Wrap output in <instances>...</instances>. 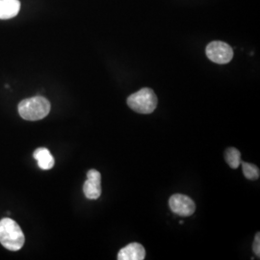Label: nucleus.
<instances>
[{
  "label": "nucleus",
  "mask_w": 260,
  "mask_h": 260,
  "mask_svg": "<svg viewBox=\"0 0 260 260\" xmlns=\"http://www.w3.org/2000/svg\"><path fill=\"white\" fill-rule=\"evenodd\" d=\"M205 52L210 61L220 65L230 63L233 58L232 47L221 41H214L208 44Z\"/></svg>",
  "instance_id": "4"
},
{
  "label": "nucleus",
  "mask_w": 260,
  "mask_h": 260,
  "mask_svg": "<svg viewBox=\"0 0 260 260\" xmlns=\"http://www.w3.org/2000/svg\"><path fill=\"white\" fill-rule=\"evenodd\" d=\"M146 256V250L139 243H131L119 251V260H143Z\"/></svg>",
  "instance_id": "7"
},
{
  "label": "nucleus",
  "mask_w": 260,
  "mask_h": 260,
  "mask_svg": "<svg viewBox=\"0 0 260 260\" xmlns=\"http://www.w3.org/2000/svg\"><path fill=\"white\" fill-rule=\"evenodd\" d=\"M169 205L174 213L181 217H189L193 215L196 210L194 201L188 196L175 194L169 200Z\"/></svg>",
  "instance_id": "5"
},
{
  "label": "nucleus",
  "mask_w": 260,
  "mask_h": 260,
  "mask_svg": "<svg viewBox=\"0 0 260 260\" xmlns=\"http://www.w3.org/2000/svg\"><path fill=\"white\" fill-rule=\"evenodd\" d=\"M25 241L20 226L14 220L4 218L0 220V243L10 251H19Z\"/></svg>",
  "instance_id": "1"
},
{
  "label": "nucleus",
  "mask_w": 260,
  "mask_h": 260,
  "mask_svg": "<svg viewBox=\"0 0 260 260\" xmlns=\"http://www.w3.org/2000/svg\"><path fill=\"white\" fill-rule=\"evenodd\" d=\"M253 251L254 253L259 256L260 255V234L259 233L255 234V238H254V242H253Z\"/></svg>",
  "instance_id": "12"
},
{
  "label": "nucleus",
  "mask_w": 260,
  "mask_h": 260,
  "mask_svg": "<svg viewBox=\"0 0 260 260\" xmlns=\"http://www.w3.org/2000/svg\"><path fill=\"white\" fill-rule=\"evenodd\" d=\"M50 111V103L46 98L38 95L24 100L19 104L21 118L27 121H39L46 118Z\"/></svg>",
  "instance_id": "2"
},
{
  "label": "nucleus",
  "mask_w": 260,
  "mask_h": 260,
  "mask_svg": "<svg viewBox=\"0 0 260 260\" xmlns=\"http://www.w3.org/2000/svg\"><path fill=\"white\" fill-rule=\"evenodd\" d=\"M19 0H0V19L15 18L19 14Z\"/></svg>",
  "instance_id": "8"
},
{
  "label": "nucleus",
  "mask_w": 260,
  "mask_h": 260,
  "mask_svg": "<svg viewBox=\"0 0 260 260\" xmlns=\"http://www.w3.org/2000/svg\"><path fill=\"white\" fill-rule=\"evenodd\" d=\"M224 158L230 167L233 169H237L241 163V153L235 148H229L226 149L224 153Z\"/></svg>",
  "instance_id": "10"
},
{
  "label": "nucleus",
  "mask_w": 260,
  "mask_h": 260,
  "mask_svg": "<svg viewBox=\"0 0 260 260\" xmlns=\"http://www.w3.org/2000/svg\"><path fill=\"white\" fill-rule=\"evenodd\" d=\"M34 158L38 161V166L42 170H50L54 166L55 160L50 153V151L46 148H39L34 151Z\"/></svg>",
  "instance_id": "9"
},
{
  "label": "nucleus",
  "mask_w": 260,
  "mask_h": 260,
  "mask_svg": "<svg viewBox=\"0 0 260 260\" xmlns=\"http://www.w3.org/2000/svg\"><path fill=\"white\" fill-rule=\"evenodd\" d=\"M157 96L153 90L143 88L138 92L130 94L127 99V105L132 110L140 114H150L157 106Z\"/></svg>",
  "instance_id": "3"
},
{
  "label": "nucleus",
  "mask_w": 260,
  "mask_h": 260,
  "mask_svg": "<svg viewBox=\"0 0 260 260\" xmlns=\"http://www.w3.org/2000/svg\"><path fill=\"white\" fill-rule=\"evenodd\" d=\"M242 168H243V173L244 176L248 179L251 180H255L257 179L260 176L259 169L257 166L251 164V163H246V162H242Z\"/></svg>",
  "instance_id": "11"
},
{
  "label": "nucleus",
  "mask_w": 260,
  "mask_h": 260,
  "mask_svg": "<svg viewBox=\"0 0 260 260\" xmlns=\"http://www.w3.org/2000/svg\"><path fill=\"white\" fill-rule=\"evenodd\" d=\"M84 195L89 200H96L102 195V175L96 170L87 173V180L83 185Z\"/></svg>",
  "instance_id": "6"
}]
</instances>
